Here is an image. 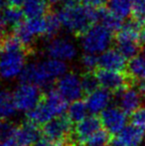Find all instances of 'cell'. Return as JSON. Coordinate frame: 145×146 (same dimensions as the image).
I'll use <instances>...</instances> for the list:
<instances>
[{
    "label": "cell",
    "mask_w": 145,
    "mask_h": 146,
    "mask_svg": "<svg viewBox=\"0 0 145 146\" xmlns=\"http://www.w3.org/2000/svg\"><path fill=\"white\" fill-rule=\"evenodd\" d=\"M62 27L73 34H83L99 20V12L79 0H64L58 12Z\"/></svg>",
    "instance_id": "obj_1"
},
{
    "label": "cell",
    "mask_w": 145,
    "mask_h": 146,
    "mask_svg": "<svg viewBox=\"0 0 145 146\" xmlns=\"http://www.w3.org/2000/svg\"><path fill=\"white\" fill-rule=\"evenodd\" d=\"M67 73L65 62L56 59H46L27 65L20 76L22 83L35 85L39 88L48 87Z\"/></svg>",
    "instance_id": "obj_2"
},
{
    "label": "cell",
    "mask_w": 145,
    "mask_h": 146,
    "mask_svg": "<svg viewBox=\"0 0 145 146\" xmlns=\"http://www.w3.org/2000/svg\"><path fill=\"white\" fill-rule=\"evenodd\" d=\"M67 110V100L57 90H49L37 106L27 112L28 120L35 124H46L55 117L61 116Z\"/></svg>",
    "instance_id": "obj_3"
},
{
    "label": "cell",
    "mask_w": 145,
    "mask_h": 146,
    "mask_svg": "<svg viewBox=\"0 0 145 146\" xmlns=\"http://www.w3.org/2000/svg\"><path fill=\"white\" fill-rule=\"evenodd\" d=\"M112 40V31L101 24H99L93 25L81 34V46L85 53L97 55L109 49Z\"/></svg>",
    "instance_id": "obj_4"
},
{
    "label": "cell",
    "mask_w": 145,
    "mask_h": 146,
    "mask_svg": "<svg viewBox=\"0 0 145 146\" xmlns=\"http://www.w3.org/2000/svg\"><path fill=\"white\" fill-rule=\"evenodd\" d=\"M26 67L24 51L3 52L0 55V77L4 80H13L21 76Z\"/></svg>",
    "instance_id": "obj_5"
},
{
    "label": "cell",
    "mask_w": 145,
    "mask_h": 146,
    "mask_svg": "<svg viewBox=\"0 0 145 146\" xmlns=\"http://www.w3.org/2000/svg\"><path fill=\"white\" fill-rule=\"evenodd\" d=\"M17 110L29 112L41 102L43 96L40 88L28 83H21L13 92Z\"/></svg>",
    "instance_id": "obj_6"
},
{
    "label": "cell",
    "mask_w": 145,
    "mask_h": 146,
    "mask_svg": "<svg viewBox=\"0 0 145 146\" xmlns=\"http://www.w3.org/2000/svg\"><path fill=\"white\" fill-rule=\"evenodd\" d=\"M46 53L49 58L62 62H71L77 56V47L71 39L65 37L53 38L46 45Z\"/></svg>",
    "instance_id": "obj_7"
},
{
    "label": "cell",
    "mask_w": 145,
    "mask_h": 146,
    "mask_svg": "<svg viewBox=\"0 0 145 146\" xmlns=\"http://www.w3.org/2000/svg\"><path fill=\"white\" fill-rule=\"evenodd\" d=\"M57 92L67 102L79 100L85 92L81 78L75 73H66L57 82Z\"/></svg>",
    "instance_id": "obj_8"
},
{
    "label": "cell",
    "mask_w": 145,
    "mask_h": 146,
    "mask_svg": "<svg viewBox=\"0 0 145 146\" xmlns=\"http://www.w3.org/2000/svg\"><path fill=\"white\" fill-rule=\"evenodd\" d=\"M72 131V121L68 116H58L44 124L43 133L45 138L56 144H60L66 140Z\"/></svg>",
    "instance_id": "obj_9"
},
{
    "label": "cell",
    "mask_w": 145,
    "mask_h": 146,
    "mask_svg": "<svg viewBox=\"0 0 145 146\" xmlns=\"http://www.w3.org/2000/svg\"><path fill=\"white\" fill-rule=\"evenodd\" d=\"M95 76L99 86L109 92H120L127 88L128 83H130L129 78L121 74V72L101 69L95 71Z\"/></svg>",
    "instance_id": "obj_10"
},
{
    "label": "cell",
    "mask_w": 145,
    "mask_h": 146,
    "mask_svg": "<svg viewBox=\"0 0 145 146\" xmlns=\"http://www.w3.org/2000/svg\"><path fill=\"white\" fill-rule=\"evenodd\" d=\"M126 114L119 106H109L101 113V124L109 133L117 134L126 126Z\"/></svg>",
    "instance_id": "obj_11"
},
{
    "label": "cell",
    "mask_w": 145,
    "mask_h": 146,
    "mask_svg": "<svg viewBox=\"0 0 145 146\" xmlns=\"http://www.w3.org/2000/svg\"><path fill=\"white\" fill-rule=\"evenodd\" d=\"M101 118L91 115L87 116L85 119L77 123V126L73 131L75 139L79 145H85L87 141L93 136L97 130L101 128Z\"/></svg>",
    "instance_id": "obj_12"
},
{
    "label": "cell",
    "mask_w": 145,
    "mask_h": 146,
    "mask_svg": "<svg viewBox=\"0 0 145 146\" xmlns=\"http://www.w3.org/2000/svg\"><path fill=\"white\" fill-rule=\"evenodd\" d=\"M110 102H111L110 92L103 88H97L93 92L87 94V100H85L87 110L93 114L101 113L109 106Z\"/></svg>",
    "instance_id": "obj_13"
},
{
    "label": "cell",
    "mask_w": 145,
    "mask_h": 146,
    "mask_svg": "<svg viewBox=\"0 0 145 146\" xmlns=\"http://www.w3.org/2000/svg\"><path fill=\"white\" fill-rule=\"evenodd\" d=\"M39 139L40 130L35 123L28 120L17 127L15 134V142L17 146H33Z\"/></svg>",
    "instance_id": "obj_14"
},
{
    "label": "cell",
    "mask_w": 145,
    "mask_h": 146,
    "mask_svg": "<svg viewBox=\"0 0 145 146\" xmlns=\"http://www.w3.org/2000/svg\"><path fill=\"white\" fill-rule=\"evenodd\" d=\"M99 66L105 70L122 72L126 68V59L117 49H107L99 57Z\"/></svg>",
    "instance_id": "obj_15"
},
{
    "label": "cell",
    "mask_w": 145,
    "mask_h": 146,
    "mask_svg": "<svg viewBox=\"0 0 145 146\" xmlns=\"http://www.w3.org/2000/svg\"><path fill=\"white\" fill-rule=\"evenodd\" d=\"M118 104L119 108L126 113H132L140 106L141 94L136 88H125L119 92L118 94Z\"/></svg>",
    "instance_id": "obj_16"
},
{
    "label": "cell",
    "mask_w": 145,
    "mask_h": 146,
    "mask_svg": "<svg viewBox=\"0 0 145 146\" xmlns=\"http://www.w3.org/2000/svg\"><path fill=\"white\" fill-rule=\"evenodd\" d=\"M145 130L134 125H126L114 137L116 141L123 146H139L144 140Z\"/></svg>",
    "instance_id": "obj_17"
},
{
    "label": "cell",
    "mask_w": 145,
    "mask_h": 146,
    "mask_svg": "<svg viewBox=\"0 0 145 146\" xmlns=\"http://www.w3.org/2000/svg\"><path fill=\"white\" fill-rule=\"evenodd\" d=\"M48 8V0H26L23 4V13L28 19L44 17Z\"/></svg>",
    "instance_id": "obj_18"
},
{
    "label": "cell",
    "mask_w": 145,
    "mask_h": 146,
    "mask_svg": "<svg viewBox=\"0 0 145 146\" xmlns=\"http://www.w3.org/2000/svg\"><path fill=\"white\" fill-rule=\"evenodd\" d=\"M16 110L13 94L6 90H0V120L10 118L15 114Z\"/></svg>",
    "instance_id": "obj_19"
},
{
    "label": "cell",
    "mask_w": 145,
    "mask_h": 146,
    "mask_svg": "<svg viewBox=\"0 0 145 146\" xmlns=\"http://www.w3.org/2000/svg\"><path fill=\"white\" fill-rule=\"evenodd\" d=\"M127 71L132 81L145 80V56L137 55L130 59L127 65Z\"/></svg>",
    "instance_id": "obj_20"
},
{
    "label": "cell",
    "mask_w": 145,
    "mask_h": 146,
    "mask_svg": "<svg viewBox=\"0 0 145 146\" xmlns=\"http://www.w3.org/2000/svg\"><path fill=\"white\" fill-rule=\"evenodd\" d=\"M99 20L101 21V24L107 27V29L114 32V31H118L121 28L122 19L113 14L109 9H101L99 11Z\"/></svg>",
    "instance_id": "obj_21"
},
{
    "label": "cell",
    "mask_w": 145,
    "mask_h": 146,
    "mask_svg": "<svg viewBox=\"0 0 145 146\" xmlns=\"http://www.w3.org/2000/svg\"><path fill=\"white\" fill-rule=\"evenodd\" d=\"M87 112H89V110H87L85 102L77 100L71 102L70 106L68 108L67 114L72 122L77 123L87 116Z\"/></svg>",
    "instance_id": "obj_22"
},
{
    "label": "cell",
    "mask_w": 145,
    "mask_h": 146,
    "mask_svg": "<svg viewBox=\"0 0 145 146\" xmlns=\"http://www.w3.org/2000/svg\"><path fill=\"white\" fill-rule=\"evenodd\" d=\"M109 9L120 19H124L132 13L131 0H109Z\"/></svg>",
    "instance_id": "obj_23"
},
{
    "label": "cell",
    "mask_w": 145,
    "mask_h": 146,
    "mask_svg": "<svg viewBox=\"0 0 145 146\" xmlns=\"http://www.w3.org/2000/svg\"><path fill=\"white\" fill-rule=\"evenodd\" d=\"M17 126L8 119L0 120V145H4L15 137Z\"/></svg>",
    "instance_id": "obj_24"
},
{
    "label": "cell",
    "mask_w": 145,
    "mask_h": 146,
    "mask_svg": "<svg viewBox=\"0 0 145 146\" xmlns=\"http://www.w3.org/2000/svg\"><path fill=\"white\" fill-rule=\"evenodd\" d=\"M116 42H117V50L126 60L137 56L138 52L141 49L140 48L141 45L133 41H116Z\"/></svg>",
    "instance_id": "obj_25"
},
{
    "label": "cell",
    "mask_w": 145,
    "mask_h": 146,
    "mask_svg": "<svg viewBox=\"0 0 145 146\" xmlns=\"http://www.w3.org/2000/svg\"><path fill=\"white\" fill-rule=\"evenodd\" d=\"M14 36L19 40V42L23 45L24 48H29L33 45L36 37L28 30L25 23H21L16 26L14 29Z\"/></svg>",
    "instance_id": "obj_26"
},
{
    "label": "cell",
    "mask_w": 145,
    "mask_h": 146,
    "mask_svg": "<svg viewBox=\"0 0 145 146\" xmlns=\"http://www.w3.org/2000/svg\"><path fill=\"white\" fill-rule=\"evenodd\" d=\"M24 16L25 15L23 13V10H21L19 7H14V6L6 8L3 13V18L6 24L15 26V27L22 23V19Z\"/></svg>",
    "instance_id": "obj_27"
},
{
    "label": "cell",
    "mask_w": 145,
    "mask_h": 146,
    "mask_svg": "<svg viewBox=\"0 0 145 146\" xmlns=\"http://www.w3.org/2000/svg\"><path fill=\"white\" fill-rule=\"evenodd\" d=\"M26 27L35 37L46 36V20L45 17L31 18L25 22Z\"/></svg>",
    "instance_id": "obj_28"
},
{
    "label": "cell",
    "mask_w": 145,
    "mask_h": 146,
    "mask_svg": "<svg viewBox=\"0 0 145 146\" xmlns=\"http://www.w3.org/2000/svg\"><path fill=\"white\" fill-rule=\"evenodd\" d=\"M45 20H46V37L53 38L60 32L61 28H63L60 19L58 15L49 14L45 17Z\"/></svg>",
    "instance_id": "obj_29"
},
{
    "label": "cell",
    "mask_w": 145,
    "mask_h": 146,
    "mask_svg": "<svg viewBox=\"0 0 145 146\" xmlns=\"http://www.w3.org/2000/svg\"><path fill=\"white\" fill-rule=\"evenodd\" d=\"M109 141V132L101 128L87 141V146H105Z\"/></svg>",
    "instance_id": "obj_30"
},
{
    "label": "cell",
    "mask_w": 145,
    "mask_h": 146,
    "mask_svg": "<svg viewBox=\"0 0 145 146\" xmlns=\"http://www.w3.org/2000/svg\"><path fill=\"white\" fill-rule=\"evenodd\" d=\"M133 20L145 24V0H131Z\"/></svg>",
    "instance_id": "obj_31"
},
{
    "label": "cell",
    "mask_w": 145,
    "mask_h": 146,
    "mask_svg": "<svg viewBox=\"0 0 145 146\" xmlns=\"http://www.w3.org/2000/svg\"><path fill=\"white\" fill-rule=\"evenodd\" d=\"M23 45L19 42L15 36H7L2 41V51L3 52H18L23 51Z\"/></svg>",
    "instance_id": "obj_32"
},
{
    "label": "cell",
    "mask_w": 145,
    "mask_h": 146,
    "mask_svg": "<svg viewBox=\"0 0 145 146\" xmlns=\"http://www.w3.org/2000/svg\"><path fill=\"white\" fill-rule=\"evenodd\" d=\"M81 63L83 69L91 73V72L95 71L99 66V57H97V55L95 54L85 53L81 59Z\"/></svg>",
    "instance_id": "obj_33"
},
{
    "label": "cell",
    "mask_w": 145,
    "mask_h": 146,
    "mask_svg": "<svg viewBox=\"0 0 145 146\" xmlns=\"http://www.w3.org/2000/svg\"><path fill=\"white\" fill-rule=\"evenodd\" d=\"M131 124L145 130V106H139L130 116Z\"/></svg>",
    "instance_id": "obj_34"
},
{
    "label": "cell",
    "mask_w": 145,
    "mask_h": 146,
    "mask_svg": "<svg viewBox=\"0 0 145 146\" xmlns=\"http://www.w3.org/2000/svg\"><path fill=\"white\" fill-rule=\"evenodd\" d=\"M81 82H83V90L87 94H89V92L97 90V86H99V83H97V79H95V76L91 75V74H87L85 77L81 78Z\"/></svg>",
    "instance_id": "obj_35"
},
{
    "label": "cell",
    "mask_w": 145,
    "mask_h": 146,
    "mask_svg": "<svg viewBox=\"0 0 145 146\" xmlns=\"http://www.w3.org/2000/svg\"><path fill=\"white\" fill-rule=\"evenodd\" d=\"M83 4L89 6L91 8H99L107 2V0H83Z\"/></svg>",
    "instance_id": "obj_36"
},
{
    "label": "cell",
    "mask_w": 145,
    "mask_h": 146,
    "mask_svg": "<svg viewBox=\"0 0 145 146\" xmlns=\"http://www.w3.org/2000/svg\"><path fill=\"white\" fill-rule=\"evenodd\" d=\"M133 82H135L136 90L139 92L141 96L145 98V80H143V81H133Z\"/></svg>",
    "instance_id": "obj_37"
},
{
    "label": "cell",
    "mask_w": 145,
    "mask_h": 146,
    "mask_svg": "<svg viewBox=\"0 0 145 146\" xmlns=\"http://www.w3.org/2000/svg\"><path fill=\"white\" fill-rule=\"evenodd\" d=\"M56 145H57L56 143L52 142V141L49 140V139L43 138V139H39L33 146H56Z\"/></svg>",
    "instance_id": "obj_38"
},
{
    "label": "cell",
    "mask_w": 145,
    "mask_h": 146,
    "mask_svg": "<svg viewBox=\"0 0 145 146\" xmlns=\"http://www.w3.org/2000/svg\"><path fill=\"white\" fill-rule=\"evenodd\" d=\"M25 1L26 0H8V4L14 7H20V6H23Z\"/></svg>",
    "instance_id": "obj_39"
},
{
    "label": "cell",
    "mask_w": 145,
    "mask_h": 146,
    "mask_svg": "<svg viewBox=\"0 0 145 146\" xmlns=\"http://www.w3.org/2000/svg\"><path fill=\"white\" fill-rule=\"evenodd\" d=\"M6 25H7V24H6L5 20H4L3 15H0V32H2V31L4 30Z\"/></svg>",
    "instance_id": "obj_40"
},
{
    "label": "cell",
    "mask_w": 145,
    "mask_h": 146,
    "mask_svg": "<svg viewBox=\"0 0 145 146\" xmlns=\"http://www.w3.org/2000/svg\"><path fill=\"white\" fill-rule=\"evenodd\" d=\"M7 4L8 0H0V10H5Z\"/></svg>",
    "instance_id": "obj_41"
},
{
    "label": "cell",
    "mask_w": 145,
    "mask_h": 146,
    "mask_svg": "<svg viewBox=\"0 0 145 146\" xmlns=\"http://www.w3.org/2000/svg\"><path fill=\"white\" fill-rule=\"evenodd\" d=\"M49 4H52V5H57L59 3H63L64 0H48Z\"/></svg>",
    "instance_id": "obj_42"
},
{
    "label": "cell",
    "mask_w": 145,
    "mask_h": 146,
    "mask_svg": "<svg viewBox=\"0 0 145 146\" xmlns=\"http://www.w3.org/2000/svg\"><path fill=\"white\" fill-rule=\"evenodd\" d=\"M110 146H123L122 144H120L119 142H118V141H116L115 139H112V141L111 142H110Z\"/></svg>",
    "instance_id": "obj_43"
},
{
    "label": "cell",
    "mask_w": 145,
    "mask_h": 146,
    "mask_svg": "<svg viewBox=\"0 0 145 146\" xmlns=\"http://www.w3.org/2000/svg\"><path fill=\"white\" fill-rule=\"evenodd\" d=\"M140 51H141V55L145 56V44L141 45V49H140Z\"/></svg>",
    "instance_id": "obj_44"
},
{
    "label": "cell",
    "mask_w": 145,
    "mask_h": 146,
    "mask_svg": "<svg viewBox=\"0 0 145 146\" xmlns=\"http://www.w3.org/2000/svg\"><path fill=\"white\" fill-rule=\"evenodd\" d=\"M1 50H2V42L0 41V52H1Z\"/></svg>",
    "instance_id": "obj_45"
},
{
    "label": "cell",
    "mask_w": 145,
    "mask_h": 146,
    "mask_svg": "<svg viewBox=\"0 0 145 146\" xmlns=\"http://www.w3.org/2000/svg\"><path fill=\"white\" fill-rule=\"evenodd\" d=\"M64 146H72V145H64Z\"/></svg>",
    "instance_id": "obj_46"
}]
</instances>
